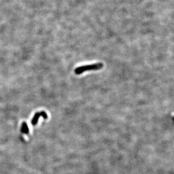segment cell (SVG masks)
Segmentation results:
<instances>
[{"instance_id": "7a4b0ae2", "label": "cell", "mask_w": 174, "mask_h": 174, "mask_svg": "<svg viewBox=\"0 0 174 174\" xmlns=\"http://www.w3.org/2000/svg\"><path fill=\"white\" fill-rule=\"evenodd\" d=\"M41 117H42L44 119H47L48 118V116L46 114L45 112L44 111H41V112H37L34 116L33 117V118L32 120V121L31 123L32 124V125L34 126L36 125L37 122H38V120H39V118Z\"/></svg>"}, {"instance_id": "6da1fadb", "label": "cell", "mask_w": 174, "mask_h": 174, "mask_svg": "<svg viewBox=\"0 0 174 174\" xmlns=\"http://www.w3.org/2000/svg\"><path fill=\"white\" fill-rule=\"evenodd\" d=\"M104 65L102 63H98L94 64L86 65L78 67L74 69V72L76 74L79 75L84 72L87 71H97L103 68Z\"/></svg>"}, {"instance_id": "3957f363", "label": "cell", "mask_w": 174, "mask_h": 174, "mask_svg": "<svg viewBox=\"0 0 174 174\" xmlns=\"http://www.w3.org/2000/svg\"><path fill=\"white\" fill-rule=\"evenodd\" d=\"M21 131L23 134H27L29 133V128L28 125L26 122H23L21 126Z\"/></svg>"}]
</instances>
